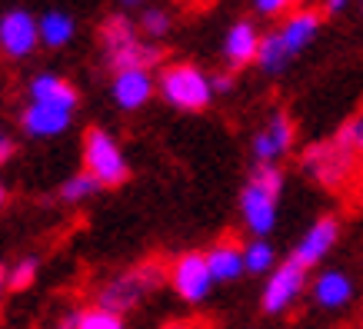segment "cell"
I'll return each mask as SVG.
<instances>
[{
	"mask_svg": "<svg viewBox=\"0 0 363 329\" xmlns=\"http://www.w3.org/2000/svg\"><path fill=\"white\" fill-rule=\"evenodd\" d=\"M284 193V170L280 166H257L240 193L243 226L253 233V240H267L277 226V207Z\"/></svg>",
	"mask_w": 363,
	"mask_h": 329,
	"instance_id": "1",
	"label": "cell"
},
{
	"mask_svg": "<svg viewBox=\"0 0 363 329\" xmlns=\"http://www.w3.org/2000/svg\"><path fill=\"white\" fill-rule=\"evenodd\" d=\"M84 173L97 180V187H123L130 180V163L123 156L121 143L104 127H90L84 133Z\"/></svg>",
	"mask_w": 363,
	"mask_h": 329,
	"instance_id": "2",
	"label": "cell"
},
{
	"mask_svg": "<svg viewBox=\"0 0 363 329\" xmlns=\"http://www.w3.org/2000/svg\"><path fill=\"white\" fill-rule=\"evenodd\" d=\"M154 90H160V97L177 110H207L213 100L210 90V77L194 64H170L160 70Z\"/></svg>",
	"mask_w": 363,
	"mask_h": 329,
	"instance_id": "3",
	"label": "cell"
},
{
	"mask_svg": "<svg viewBox=\"0 0 363 329\" xmlns=\"http://www.w3.org/2000/svg\"><path fill=\"white\" fill-rule=\"evenodd\" d=\"M164 279H167V270H164V266H157V263L137 266V270L117 276V279H111V283L100 289L97 306L107 309V313H117V316H123L127 309H133L137 303H140L143 293H154V289L164 283Z\"/></svg>",
	"mask_w": 363,
	"mask_h": 329,
	"instance_id": "4",
	"label": "cell"
},
{
	"mask_svg": "<svg viewBox=\"0 0 363 329\" xmlns=\"http://www.w3.org/2000/svg\"><path fill=\"white\" fill-rule=\"evenodd\" d=\"M357 150L343 146L337 140H323V143H313L307 154H303V170H307L320 187H343L347 180L353 176L357 170Z\"/></svg>",
	"mask_w": 363,
	"mask_h": 329,
	"instance_id": "5",
	"label": "cell"
},
{
	"mask_svg": "<svg viewBox=\"0 0 363 329\" xmlns=\"http://www.w3.org/2000/svg\"><path fill=\"white\" fill-rule=\"evenodd\" d=\"M303 286H307V270L297 266L294 260H284L280 266H274L270 273H267V286L264 293H260V306H264L267 316H277V313H284L297 303V296L303 293Z\"/></svg>",
	"mask_w": 363,
	"mask_h": 329,
	"instance_id": "6",
	"label": "cell"
},
{
	"mask_svg": "<svg viewBox=\"0 0 363 329\" xmlns=\"http://www.w3.org/2000/svg\"><path fill=\"white\" fill-rule=\"evenodd\" d=\"M167 279H170L177 296L184 299V303H194V306L203 303L210 296V289H213L210 270L203 263V253H184V256H177Z\"/></svg>",
	"mask_w": 363,
	"mask_h": 329,
	"instance_id": "7",
	"label": "cell"
},
{
	"mask_svg": "<svg viewBox=\"0 0 363 329\" xmlns=\"http://www.w3.org/2000/svg\"><path fill=\"white\" fill-rule=\"evenodd\" d=\"M37 17L23 7H13L0 17V50L11 60H23L37 50Z\"/></svg>",
	"mask_w": 363,
	"mask_h": 329,
	"instance_id": "8",
	"label": "cell"
},
{
	"mask_svg": "<svg viewBox=\"0 0 363 329\" xmlns=\"http://www.w3.org/2000/svg\"><path fill=\"white\" fill-rule=\"evenodd\" d=\"M337 240H340V219L337 217H320L317 223L300 236L297 250H294L290 260H294L297 266H303V270H313L317 263L327 260V253L337 246Z\"/></svg>",
	"mask_w": 363,
	"mask_h": 329,
	"instance_id": "9",
	"label": "cell"
},
{
	"mask_svg": "<svg viewBox=\"0 0 363 329\" xmlns=\"http://www.w3.org/2000/svg\"><path fill=\"white\" fill-rule=\"evenodd\" d=\"M290 146H294V123L286 120V113H277L274 120L253 137V143H250L253 163L257 166H277L280 163V156L290 154Z\"/></svg>",
	"mask_w": 363,
	"mask_h": 329,
	"instance_id": "10",
	"label": "cell"
},
{
	"mask_svg": "<svg viewBox=\"0 0 363 329\" xmlns=\"http://www.w3.org/2000/svg\"><path fill=\"white\" fill-rule=\"evenodd\" d=\"M111 93L117 100V107L123 110H140L147 100L154 97V74L143 67H130V70H117L111 83Z\"/></svg>",
	"mask_w": 363,
	"mask_h": 329,
	"instance_id": "11",
	"label": "cell"
},
{
	"mask_svg": "<svg viewBox=\"0 0 363 329\" xmlns=\"http://www.w3.org/2000/svg\"><path fill=\"white\" fill-rule=\"evenodd\" d=\"M74 113L60 107H47V103H27L21 113V127L27 137H37V140H47V137H60V133L70 127Z\"/></svg>",
	"mask_w": 363,
	"mask_h": 329,
	"instance_id": "12",
	"label": "cell"
},
{
	"mask_svg": "<svg viewBox=\"0 0 363 329\" xmlns=\"http://www.w3.org/2000/svg\"><path fill=\"white\" fill-rule=\"evenodd\" d=\"M320 23H323V13L320 11H297L294 17H286V23L277 30V37H280L284 50L290 54V60L313 44V37L320 33Z\"/></svg>",
	"mask_w": 363,
	"mask_h": 329,
	"instance_id": "13",
	"label": "cell"
},
{
	"mask_svg": "<svg viewBox=\"0 0 363 329\" xmlns=\"http://www.w3.org/2000/svg\"><path fill=\"white\" fill-rule=\"evenodd\" d=\"M30 103H47V107H60V110H77L80 93L70 80L57 77V74H37L30 80Z\"/></svg>",
	"mask_w": 363,
	"mask_h": 329,
	"instance_id": "14",
	"label": "cell"
},
{
	"mask_svg": "<svg viewBox=\"0 0 363 329\" xmlns=\"http://www.w3.org/2000/svg\"><path fill=\"white\" fill-rule=\"evenodd\" d=\"M203 263H207L213 283H237L243 276V246L233 240L213 243V246L203 253Z\"/></svg>",
	"mask_w": 363,
	"mask_h": 329,
	"instance_id": "15",
	"label": "cell"
},
{
	"mask_svg": "<svg viewBox=\"0 0 363 329\" xmlns=\"http://www.w3.org/2000/svg\"><path fill=\"white\" fill-rule=\"evenodd\" d=\"M313 299L323 309H340L353 299V279L343 270H323L313 279Z\"/></svg>",
	"mask_w": 363,
	"mask_h": 329,
	"instance_id": "16",
	"label": "cell"
},
{
	"mask_svg": "<svg viewBox=\"0 0 363 329\" xmlns=\"http://www.w3.org/2000/svg\"><path fill=\"white\" fill-rule=\"evenodd\" d=\"M257 44H260V33L250 21H237L223 37V54L230 60V67H247L257 57Z\"/></svg>",
	"mask_w": 363,
	"mask_h": 329,
	"instance_id": "17",
	"label": "cell"
},
{
	"mask_svg": "<svg viewBox=\"0 0 363 329\" xmlns=\"http://www.w3.org/2000/svg\"><path fill=\"white\" fill-rule=\"evenodd\" d=\"M74 33H77V23L74 17L64 11H47L37 17V40L44 47H67L74 40Z\"/></svg>",
	"mask_w": 363,
	"mask_h": 329,
	"instance_id": "18",
	"label": "cell"
},
{
	"mask_svg": "<svg viewBox=\"0 0 363 329\" xmlns=\"http://www.w3.org/2000/svg\"><path fill=\"white\" fill-rule=\"evenodd\" d=\"M160 57H164V50L157 44H143L140 37L137 40H130L127 47H121V50H113V54H107V64L113 67V74L117 70H130V67H143V70H150L154 64H160Z\"/></svg>",
	"mask_w": 363,
	"mask_h": 329,
	"instance_id": "19",
	"label": "cell"
},
{
	"mask_svg": "<svg viewBox=\"0 0 363 329\" xmlns=\"http://www.w3.org/2000/svg\"><path fill=\"white\" fill-rule=\"evenodd\" d=\"M253 64H260V70H264V74H274V77L286 70V64H290V54L284 50V44H280L277 30H274V33H267V37H260Z\"/></svg>",
	"mask_w": 363,
	"mask_h": 329,
	"instance_id": "20",
	"label": "cell"
},
{
	"mask_svg": "<svg viewBox=\"0 0 363 329\" xmlns=\"http://www.w3.org/2000/svg\"><path fill=\"white\" fill-rule=\"evenodd\" d=\"M130 40H137V30H133V23L127 21L123 13L104 21V27H100V44H104V54H113V50L127 47Z\"/></svg>",
	"mask_w": 363,
	"mask_h": 329,
	"instance_id": "21",
	"label": "cell"
},
{
	"mask_svg": "<svg viewBox=\"0 0 363 329\" xmlns=\"http://www.w3.org/2000/svg\"><path fill=\"white\" fill-rule=\"evenodd\" d=\"M274 266H277V253L267 240H250L243 246V273L267 276Z\"/></svg>",
	"mask_w": 363,
	"mask_h": 329,
	"instance_id": "22",
	"label": "cell"
},
{
	"mask_svg": "<svg viewBox=\"0 0 363 329\" xmlns=\"http://www.w3.org/2000/svg\"><path fill=\"white\" fill-rule=\"evenodd\" d=\"M97 193H100L97 180H94V176H87V173L67 176L64 187H60V197H64V203H84V200L97 197Z\"/></svg>",
	"mask_w": 363,
	"mask_h": 329,
	"instance_id": "23",
	"label": "cell"
},
{
	"mask_svg": "<svg viewBox=\"0 0 363 329\" xmlns=\"http://www.w3.org/2000/svg\"><path fill=\"white\" fill-rule=\"evenodd\" d=\"M74 329H123V316L107 313L100 306H90L84 313H74Z\"/></svg>",
	"mask_w": 363,
	"mask_h": 329,
	"instance_id": "24",
	"label": "cell"
},
{
	"mask_svg": "<svg viewBox=\"0 0 363 329\" xmlns=\"http://www.w3.org/2000/svg\"><path fill=\"white\" fill-rule=\"evenodd\" d=\"M37 270H40V263H37L33 256H23L21 263H13L11 270H7V289H11V293L30 289L33 279H37Z\"/></svg>",
	"mask_w": 363,
	"mask_h": 329,
	"instance_id": "25",
	"label": "cell"
},
{
	"mask_svg": "<svg viewBox=\"0 0 363 329\" xmlns=\"http://www.w3.org/2000/svg\"><path fill=\"white\" fill-rule=\"evenodd\" d=\"M140 27L147 37H164V33L170 30V13L160 11V7H147L140 17Z\"/></svg>",
	"mask_w": 363,
	"mask_h": 329,
	"instance_id": "26",
	"label": "cell"
},
{
	"mask_svg": "<svg viewBox=\"0 0 363 329\" xmlns=\"http://www.w3.org/2000/svg\"><path fill=\"white\" fill-rule=\"evenodd\" d=\"M253 7H257V13H264V17H277V13H284L290 7V0H253Z\"/></svg>",
	"mask_w": 363,
	"mask_h": 329,
	"instance_id": "27",
	"label": "cell"
},
{
	"mask_svg": "<svg viewBox=\"0 0 363 329\" xmlns=\"http://www.w3.org/2000/svg\"><path fill=\"white\" fill-rule=\"evenodd\" d=\"M350 4H353V0H323V7H320V11L330 13V17H337V13H343Z\"/></svg>",
	"mask_w": 363,
	"mask_h": 329,
	"instance_id": "28",
	"label": "cell"
},
{
	"mask_svg": "<svg viewBox=\"0 0 363 329\" xmlns=\"http://www.w3.org/2000/svg\"><path fill=\"white\" fill-rule=\"evenodd\" d=\"M11 156H13V143H11V137H7V133L0 130V166L7 163Z\"/></svg>",
	"mask_w": 363,
	"mask_h": 329,
	"instance_id": "29",
	"label": "cell"
},
{
	"mask_svg": "<svg viewBox=\"0 0 363 329\" xmlns=\"http://www.w3.org/2000/svg\"><path fill=\"white\" fill-rule=\"evenodd\" d=\"M230 87H233L230 77H210V90H213V93H227Z\"/></svg>",
	"mask_w": 363,
	"mask_h": 329,
	"instance_id": "30",
	"label": "cell"
},
{
	"mask_svg": "<svg viewBox=\"0 0 363 329\" xmlns=\"http://www.w3.org/2000/svg\"><path fill=\"white\" fill-rule=\"evenodd\" d=\"M4 289H7V270H0V299H4Z\"/></svg>",
	"mask_w": 363,
	"mask_h": 329,
	"instance_id": "31",
	"label": "cell"
},
{
	"mask_svg": "<svg viewBox=\"0 0 363 329\" xmlns=\"http://www.w3.org/2000/svg\"><path fill=\"white\" fill-rule=\"evenodd\" d=\"M121 4H123V7H127V11H133V7H140L143 0H121Z\"/></svg>",
	"mask_w": 363,
	"mask_h": 329,
	"instance_id": "32",
	"label": "cell"
},
{
	"mask_svg": "<svg viewBox=\"0 0 363 329\" xmlns=\"http://www.w3.org/2000/svg\"><path fill=\"white\" fill-rule=\"evenodd\" d=\"M4 203H7V187L0 183V207H4Z\"/></svg>",
	"mask_w": 363,
	"mask_h": 329,
	"instance_id": "33",
	"label": "cell"
},
{
	"mask_svg": "<svg viewBox=\"0 0 363 329\" xmlns=\"http://www.w3.org/2000/svg\"><path fill=\"white\" fill-rule=\"evenodd\" d=\"M290 4H307V0H290Z\"/></svg>",
	"mask_w": 363,
	"mask_h": 329,
	"instance_id": "34",
	"label": "cell"
}]
</instances>
